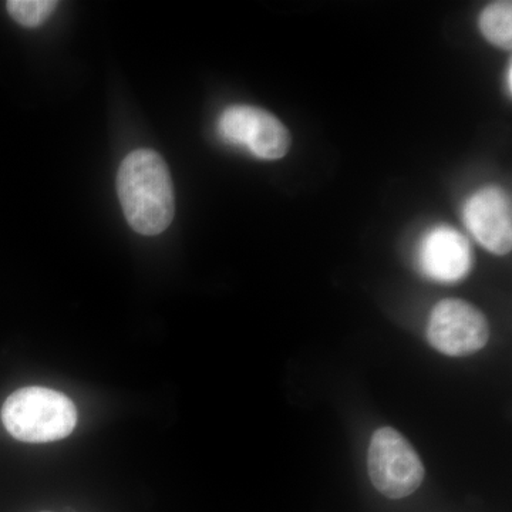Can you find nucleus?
Wrapping results in <instances>:
<instances>
[{"label": "nucleus", "mask_w": 512, "mask_h": 512, "mask_svg": "<svg viewBox=\"0 0 512 512\" xmlns=\"http://www.w3.org/2000/svg\"><path fill=\"white\" fill-rule=\"evenodd\" d=\"M480 29L485 39L501 49L512 46V3L495 2L488 5L480 16Z\"/></svg>", "instance_id": "obj_8"}, {"label": "nucleus", "mask_w": 512, "mask_h": 512, "mask_svg": "<svg viewBox=\"0 0 512 512\" xmlns=\"http://www.w3.org/2000/svg\"><path fill=\"white\" fill-rule=\"evenodd\" d=\"M2 421L10 436L23 443L66 439L77 424V409L66 394L29 386L10 394L2 407Z\"/></svg>", "instance_id": "obj_2"}, {"label": "nucleus", "mask_w": 512, "mask_h": 512, "mask_svg": "<svg viewBox=\"0 0 512 512\" xmlns=\"http://www.w3.org/2000/svg\"><path fill=\"white\" fill-rule=\"evenodd\" d=\"M488 338L487 318L471 303L461 299H443L431 311L427 340L443 355H473L487 345Z\"/></svg>", "instance_id": "obj_4"}, {"label": "nucleus", "mask_w": 512, "mask_h": 512, "mask_svg": "<svg viewBox=\"0 0 512 512\" xmlns=\"http://www.w3.org/2000/svg\"><path fill=\"white\" fill-rule=\"evenodd\" d=\"M57 5L55 0H9L6 9L19 25L37 28L53 15Z\"/></svg>", "instance_id": "obj_9"}, {"label": "nucleus", "mask_w": 512, "mask_h": 512, "mask_svg": "<svg viewBox=\"0 0 512 512\" xmlns=\"http://www.w3.org/2000/svg\"><path fill=\"white\" fill-rule=\"evenodd\" d=\"M505 84H507L508 94H512V64H508L507 73H505Z\"/></svg>", "instance_id": "obj_10"}, {"label": "nucleus", "mask_w": 512, "mask_h": 512, "mask_svg": "<svg viewBox=\"0 0 512 512\" xmlns=\"http://www.w3.org/2000/svg\"><path fill=\"white\" fill-rule=\"evenodd\" d=\"M463 220L481 247L495 255L510 254L512 210L507 192L498 187L481 188L464 205Z\"/></svg>", "instance_id": "obj_6"}, {"label": "nucleus", "mask_w": 512, "mask_h": 512, "mask_svg": "<svg viewBox=\"0 0 512 512\" xmlns=\"http://www.w3.org/2000/svg\"><path fill=\"white\" fill-rule=\"evenodd\" d=\"M221 137L248 148L261 160H279L288 154L291 134L274 114L252 106H231L218 121Z\"/></svg>", "instance_id": "obj_5"}, {"label": "nucleus", "mask_w": 512, "mask_h": 512, "mask_svg": "<svg viewBox=\"0 0 512 512\" xmlns=\"http://www.w3.org/2000/svg\"><path fill=\"white\" fill-rule=\"evenodd\" d=\"M367 468L376 490L390 500L409 497L419 490L426 476L417 451L392 427H380L373 433Z\"/></svg>", "instance_id": "obj_3"}, {"label": "nucleus", "mask_w": 512, "mask_h": 512, "mask_svg": "<svg viewBox=\"0 0 512 512\" xmlns=\"http://www.w3.org/2000/svg\"><path fill=\"white\" fill-rule=\"evenodd\" d=\"M117 194L124 217L137 234H163L174 220L173 180L156 151L141 148L124 158L117 174Z\"/></svg>", "instance_id": "obj_1"}, {"label": "nucleus", "mask_w": 512, "mask_h": 512, "mask_svg": "<svg viewBox=\"0 0 512 512\" xmlns=\"http://www.w3.org/2000/svg\"><path fill=\"white\" fill-rule=\"evenodd\" d=\"M417 264L431 281L454 284L466 278L473 269V249L457 229L440 225L421 239Z\"/></svg>", "instance_id": "obj_7"}, {"label": "nucleus", "mask_w": 512, "mask_h": 512, "mask_svg": "<svg viewBox=\"0 0 512 512\" xmlns=\"http://www.w3.org/2000/svg\"><path fill=\"white\" fill-rule=\"evenodd\" d=\"M42 512H49V511H42Z\"/></svg>", "instance_id": "obj_11"}]
</instances>
